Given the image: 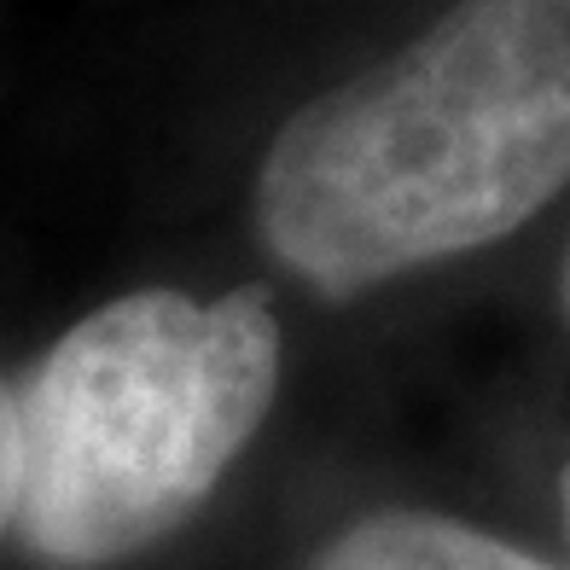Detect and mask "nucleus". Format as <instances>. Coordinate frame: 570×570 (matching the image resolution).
Returning <instances> with one entry per match:
<instances>
[{
    "label": "nucleus",
    "instance_id": "nucleus-1",
    "mask_svg": "<svg viewBox=\"0 0 570 570\" xmlns=\"http://www.w3.org/2000/svg\"><path fill=\"white\" fill-rule=\"evenodd\" d=\"M570 187V0H454L279 122L256 227L321 297L483 250Z\"/></svg>",
    "mask_w": 570,
    "mask_h": 570
},
{
    "label": "nucleus",
    "instance_id": "nucleus-2",
    "mask_svg": "<svg viewBox=\"0 0 570 570\" xmlns=\"http://www.w3.org/2000/svg\"><path fill=\"white\" fill-rule=\"evenodd\" d=\"M274 396L279 321L263 285L216 303L175 285L111 297L12 384L18 541L65 570L158 548L216 495Z\"/></svg>",
    "mask_w": 570,
    "mask_h": 570
},
{
    "label": "nucleus",
    "instance_id": "nucleus-3",
    "mask_svg": "<svg viewBox=\"0 0 570 570\" xmlns=\"http://www.w3.org/2000/svg\"><path fill=\"white\" fill-rule=\"evenodd\" d=\"M308 570H553L524 548L443 512H373L338 530Z\"/></svg>",
    "mask_w": 570,
    "mask_h": 570
},
{
    "label": "nucleus",
    "instance_id": "nucleus-4",
    "mask_svg": "<svg viewBox=\"0 0 570 570\" xmlns=\"http://www.w3.org/2000/svg\"><path fill=\"white\" fill-rule=\"evenodd\" d=\"M12 501H18V420H12V384L0 373V541L12 535Z\"/></svg>",
    "mask_w": 570,
    "mask_h": 570
},
{
    "label": "nucleus",
    "instance_id": "nucleus-5",
    "mask_svg": "<svg viewBox=\"0 0 570 570\" xmlns=\"http://www.w3.org/2000/svg\"><path fill=\"white\" fill-rule=\"evenodd\" d=\"M559 507H564V530H570V465H564V483H559Z\"/></svg>",
    "mask_w": 570,
    "mask_h": 570
},
{
    "label": "nucleus",
    "instance_id": "nucleus-6",
    "mask_svg": "<svg viewBox=\"0 0 570 570\" xmlns=\"http://www.w3.org/2000/svg\"><path fill=\"white\" fill-rule=\"evenodd\" d=\"M564 303H570V263H564Z\"/></svg>",
    "mask_w": 570,
    "mask_h": 570
}]
</instances>
